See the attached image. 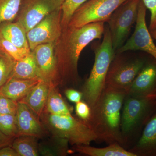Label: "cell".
<instances>
[{
  "mask_svg": "<svg viewBox=\"0 0 156 156\" xmlns=\"http://www.w3.org/2000/svg\"><path fill=\"white\" fill-rule=\"evenodd\" d=\"M105 28L104 22H99L81 27L67 26L62 29L55 46L59 86H75L78 83V64L81 53L92 41L102 38Z\"/></svg>",
  "mask_w": 156,
  "mask_h": 156,
  "instance_id": "1",
  "label": "cell"
},
{
  "mask_svg": "<svg viewBox=\"0 0 156 156\" xmlns=\"http://www.w3.org/2000/svg\"><path fill=\"white\" fill-rule=\"evenodd\" d=\"M126 91L105 86L99 99L91 108L87 124L95 132L98 140L109 144L122 143L121 130V112Z\"/></svg>",
  "mask_w": 156,
  "mask_h": 156,
  "instance_id": "2",
  "label": "cell"
},
{
  "mask_svg": "<svg viewBox=\"0 0 156 156\" xmlns=\"http://www.w3.org/2000/svg\"><path fill=\"white\" fill-rule=\"evenodd\" d=\"M95 62L82 92L85 102L91 108L95 105L103 91L109 69L115 57L108 27L105 28L103 40L95 49Z\"/></svg>",
  "mask_w": 156,
  "mask_h": 156,
  "instance_id": "3",
  "label": "cell"
},
{
  "mask_svg": "<svg viewBox=\"0 0 156 156\" xmlns=\"http://www.w3.org/2000/svg\"><path fill=\"white\" fill-rule=\"evenodd\" d=\"M40 119L52 136L66 140L71 145H89L98 140L95 132L87 122L72 115H60L44 112Z\"/></svg>",
  "mask_w": 156,
  "mask_h": 156,
  "instance_id": "4",
  "label": "cell"
},
{
  "mask_svg": "<svg viewBox=\"0 0 156 156\" xmlns=\"http://www.w3.org/2000/svg\"><path fill=\"white\" fill-rule=\"evenodd\" d=\"M156 111V100L126 95L121 114V130L124 138L144 128Z\"/></svg>",
  "mask_w": 156,
  "mask_h": 156,
  "instance_id": "5",
  "label": "cell"
},
{
  "mask_svg": "<svg viewBox=\"0 0 156 156\" xmlns=\"http://www.w3.org/2000/svg\"><path fill=\"white\" fill-rule=\"evenodd\" d=\"M140 0H127L113 12L108 20L113 48L115 51L125 44L136 22Z\"/></svg>",
  "mask_w": 156,
  "mask_h": 156,
  "instance_id": "6",
  "label": "cell"
},
{
  "mask_svg": "<svg viewBox=\"0 0 156 156\" xmlns=\"http://www.w3.org/2000/svg\"><path fill=\"white\" fill-rule=\"evenodd\" d=\"M127 0H88L75 11L68 26L79 27L93 22H108L112 14Z\"/></svg>",
  "mask_w": 156,
  "mask_h": 156,
  "instance_id": "7",
  "label": "cell"
},
{
  "mask_svg": "<svg viewBox=\"0 0 156 156\" xmlns=\"http://www.w3.org/2000/svg\"><path fill=\"white\" fill-rule=\"evenodd\" d=\"M145 65L143 59L126 60L115 57L109 69L105 86L126 91Z\"/></svg>",
  "mask_w": 156,
  "mask_h": 156,
  "instance_id": "8",
  "label": "cell"
},
{
  "mask_svg": "<svg viewBox=\"0 0 156 156\" xmlns=\"http://www.w3.org/2000/svg\"><path fill=\"white\" fill-rule=\"evenodd\" d=\"M63 2L64 0H23L16 21L22 24L27 32L48 15L61 9Z\"/></svg>",
  "mask_w": 156,
  "mask_h": 156,
  "instance_id": "9",
  "label": "cell"
},
{
  "mask_svg": "<svg viewBox=\"0 0 156 156\" xmlns=\"http://www.w3.org/2000/svg\"><path fill=\"white\" fill-rule=\"evenodd\" d=\"M61 9L51 13L27 33L31 51L39 45L55 42L62 31Z\"/></svg>",
  "mask_w": 156,
  "mask_h": 156,
  "instance_id": "10",
  "label": "cell"
},
{
  "mask_svg": "<svg viewBox=\"0 0 156 156\" xmlns=\"http://www.w3.org/2000/svg\"><path fill=\"white\" fill-rule=\"evenodd\" d=\"M147 9L140 0L134 33L117 52L122 53L130 50H140L148 53L156 61V46L146 21Z\"/></svg>",
  "mask_w": 156,
  "mask_h": 156,
  "instance_id": "11",
  "label": "cell"
},
{
  "mask_svg": "<svg viewBox=\"0 0 156 156\" xmlns=\"http://www.w3.org/2000/svg\"><path fill=\"white\" fill-rule=\"evenodd\" d=\"M55 42L39 45L31 51L37 77L52 87L59 86L58 68L55 54Z\"/></svg>",
  "mask_w": 156,
  "mask_h": 156,
  "instance_id": "12",
  "label": "cell"
},
{
  "mask_svg": "<svg viewBox=\"0 0 156 156\" xmlns=\"http://www.w3.org/2000/svg\"><path fill=\"white\" fill-rule=\"evenodd\" d=\"M126 92V95L156 100V63L145 64Z\"/></svg>",
  "mask_w": 156,
  "mask_h": 156,
  "instance_id": "13",
  "label": "cell"
},
{
  "mask_svg": "<svg viewBox=\"0 0 156 156\" xmlns=\"http://www.w3.org/2000/svg\"><path fill=\"white\" fill-rule=\"evenodd\" d=\"M19 135H27L43 138L49 133L40 118L25 103L17 102V114Z\"/></svg>",
  "mask_w": 156,
  "mask_h": 156,
  "instance_id": "14",
  "label": "cell"
},
{
  "mask_svg": "<svg viewBox=\"0 0 156 156\" xmlns=\"http://www.w3.org/2000/svg\"><path fill=\"white\" fill-rule=\"evenodd\" d=\"M129 151L136 156H156V111L144 126L136 144Z\"/></svg>",
  "mask_w": 156,
  "mask_h": 156,
  "instance_id": "15",
  "label": "cell"
},
{
  "mask_svg": "<svg viewBox=\"0 0 156 156\" xmlns=\"http://www.w3.org/2000/svg\"><path fill=\"white\" fill-rule=\"evenodd\" d=\"M40 81L38 78L25 80L11 77L0 89V94L18 102L24 98Z\"/></svg>",
  "mask_w": 156,
  "mask_h": 156,
  "instance_id": "16",
  "label": "cell"
},
{
  "mask_svg": "<svg viewBox=\"0 0 156 156\" xmlns=\"http://www.w3.org/2000/svg\"><path fill=\"white\" fill-rule=\"evenodd\" d=\"M52 87L44 81H40L26 96L19 101L25 103L40 118L44 110Z\"/></svg>",
  "mask_w": 156,
  "mask_h": 156,
  "instance_id": "17",
  "label": "cell"
},
{
  "mask_svg": "<svg viewBox=\"0 0 156 156\" xmlns=\"http://www.w3.org/2000/svg\"><path fill=\"white\" fill-rule=\"evenodd\" d=\"M27 32L22 24L17 21H7L0 24V35L17 47L30 50Z\"/></svg>",
  "mask_w": 156,
  "mask_h": 156,
  "instance_id": "18",
  "label": "cell"
},
{
  "mask_svg": "<svg viewBox=\"0 0 156 156\" xmlns=\"http://www.w3.org/2000/svg\"><path fill=\"white\" fill-rule=\"evenodd\" d=\"M73 149V151L89 156H136L117 143L103 148L92 147L89 145H74Z\"/></svg>",
  "mask_w": 156,
  "mask_h": 156,
  "instance_id": "19",
  "label": "cell"
},
{
  "mask_svg": "<svg viewBox=\"0 0 156 156\" xmlns=\"http://www.w3.org/2000/svg\"><path fill=\"white\" fill-rule=\"evenodd\" d=\"M39 139L30 135H19L13 140L11 146L19 156H40Z\"/></svg>",
  "mask_w": 156,
  "mask_h": 156,
  "instance_id": "20",
  "label": "cell"
},
{
  "mask_svg": "<svg viewBox=\"0 0 156 156\" xmlns=\"http://www.w3.org/2000/svg\"><path fill=\"white\" fill-rule=\"evenodd\" d=\"M11 77L25 80L38 78L36 64L32 51L25 57L16 61Z\"/></svg>",
  "mask_w": 156,
  "mask_h": 156,
  "instance_id": "21",
  "label": "cell"
},
{
  "mask_svg": "<svg viewBox=\"0 0 156 156\" xmlns=\"http://www.w3.org/2000/svg\"><path fill=\"white\" fill-rule=\"evenodd\" d=\"M44 112L60 115H72L69 108L58 92L57 87H51Z\"/></svg>",
  "mask_w": 156,
  "mask_h": 156,
  "instance_id": "22",
  "label": "cell"
},
{
  "mask_svg": "<svg viewBox=\"0 0 156 156\" xmlns=\"http://www.w3.org/2000/svg\"><path fill=\"white\" fill-rule=\"evenodd\" d=\"M53 142L39 144V154L42 156H65L69 143L66 140L52 136Z\"/></svg>",
  "mask_w": 156,
  "mask_h": 156,
  "instance_id": "23",
  "label": "cell"
},
{
  "mask_svg": "<svg viewBox=\"0 0 156 156\" xmlns=\"http://www.w3.org/2000/svg\"><path fill=\"white\" fill-rule=\"evenodd\" d=\"M23 0H0V24L16 19Z\"/></svg>",
  "mask_w": 156,
  "mask_h": 156,
  "instance_id": "24",
  "label": "cell"
},
{
  "mask_svg": "<svg viewBox=\"0 0 156 156\" xmlns=\"http://www.w3.org/2000/svg\"><path fill=\"white\" fill-rule=\"evenodd\" d=\"M16 60L0 49V89L12 75Z\"/></svg>",
  "mask_w": 156,
  "mask_h": 156,
  "instance_id": "25",
  "label": "cell"
},
{
  "mask_svg": "<svg viewBox=\"0 0 156 156\" xmlns=\"http://www.w3.org/2000/svg\"><path fill=\"white\" fill-rule=\"evenodd\" d=\"M0 131L11 138L19 136L16 115L0 114Z\"/></svg>",
  "mask_w": 156,
  "mask_h": 156,
  "instance_id": "26",
  "label": "cell"
},
{
  "mask_svg": "<svg viewBox=\"0 0 156 156\" xmlns=\"http://www.w3.org/2000/svg\"><path fill=\"white\" fill-rule=\"evenodd\" d=\"M0 49L16 61L25 57L31 51L29 49L17 47L1 35H0Z\"/></svg>",
  "mask_w": 156,
  "mask_h": 156,
  "instance_id": "27",
  "label": "cell"
},
{
  "mask_svg": "<svg viewBox=\"0 0 156 156\" xmlns=\"http://www.w3.org/2000/svg\"><path fill=\"white\" fill-rule=\"evenodd\" d=\"M88 0H64L61 7L62 29L67 27L71 17L76 9Z\"/></svg>",
  "mask_w": 156,
  "mask_h": 156,
  "instance_id": "28",
  "label": "cell"
},
{
  "mask_svg": "<svg viewBox=\"0 0 156 156\" xmlns=\"http://www.w3.org/2000/svg\"><path fill=\"white\" fill-rule=\"evenodd\" d=\"M17 102L0 94V114H17Z\"/></svg>",
  "mask_w": 156,
  "mask_h": 156,
  "instance_id": "29",
  "label": "cell"
},
{
  "mask_svg": "<svg viewBox=\"0 0 156 156\" xmlns=\"http://www.w3.org/2000/svg\"><path fill=\"white\" fill-rule=\"evenodd\" d=\"M75 111L77 115L83 121L87 122L90 118L91 108L85 101H81L76 104Z\"/></svg>",
  "mask_w": 156,
  "mask_h": 156,
  "instance_id": "30",
  "label": "cell"
},
{
  "mask_svg": "<svg viewBox=\"0 0 156 156\" xmlns=\"http://www.w3.org/2000/svg\"><path fill=\"white\" fill-rule=\"evenodd\" d=\"M147 9L151 12V16L149 30L151 31L156 27V0H141Z\"/></svg>",
  "mask_w": 156,
  "mask_h": 156,
  "instance_id": "31",
  "label": "cell"
},
{
  "mask_svg": "<svg viewBox=\"0 0 156 156\" xmlns=\"http://www.w3.org/2000/svg\"><path fill=\"white\" fill-rule=\"evenodd\" d=\"M65 94L69 101L76 104L81 101L83 98V94L82 92H80L72 88L66 89Z\"/></svg>",
  "mask_w": 156,
  "mask_h": 156,
  "instance_id": "32",
  "label": "cell"
},
{
  "mask_svg": "<svg viewBox=\"0 0 156 156\" xmlns=\"http://www.w3.org/2000/svg\"><path fill=\"white\" fill-rule=\"evenodd\" d=\"M0 156H19L16 151L11 146L0 148Z\"/></svg>",
  "mask_w": 156,
  "mask_h": 156,
  "instance_id": "33",
  "label": "cell"
},
{
  "mask_svg": "<svg viewBox=\"0 0 156 156\" xmlns=\"http://www.w3.org/2000/svg\"><path fill=\"white\" fill-rule=\"evenodd\" d=\"M14 139L6 136L0 131V148L7 146H11Z\"/></svg>",
  "mask_w": 156,
  "mask_h": 156,
  "instance_id": "34",
  "label": "cell"
},
{
  "mask_svg": "<svg viewBox=\"0 0 156 156\" xmlns=\"http://www.w3.org/2000/svg\"><path fill=\"white\" fill-rule=\"evenodd\" d=\"M150 32L151 35L153 38L156 40V27L153 30L150 31Z\"/></svg>",
  "mask_w": 156,
  "mask_h": 156,
  "instance_id": "35",
  "label": "cell"
}]
</instances>
